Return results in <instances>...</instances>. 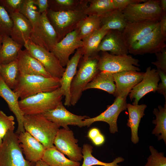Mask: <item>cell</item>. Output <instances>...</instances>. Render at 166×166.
<instances>
[{
	"label": "cell",
	"instance_id": "1",
	"mask_svg": "<svg viewBox=\"0 0 166 166\" xmlns=\"http://www.w3.org/2000/svg\"><path fill=\"white\" fill-rule=\"evenodd\" d=\"M88 2V0H84L81 5L73 10L54 11L48 9L47 16L57 34L58 42L74 30L79 22L87 16L85 11Z\"/></svg>",
	"mask_w": 166,
	"mask_h": 166
},
{
	"label": "cell",
	"instance_id": "2",
	"mask_svg": "<svg viewBox=\"0 0 166 166\" xmlns=\"http://www.w3.org/2000/svg\"><path fill=\"white\" fill-rule=\"evenodd\" d=\"M60 86L58 78L19 73L16 84L13 90L22 100L39 93L54 91Z\"/></svg>",
	"mask_w": 166,
	"mask_h": 166
},
{
	"label": "cell",
	"instance_id": "3",
	"mask_svg": "<svg viewBox=\"0 0 166 166\" xmlns=\"http://www.w3.org/2000/svg\"><path fill=\"white\" fill-rule=\"evenodd\" d=\"M24 127L46 148L54 146L53 141L60 127L47 119L42 114L24 116Z\"/></svg>",
	"mask_w": 166,
	"mask_h": 166
},
{
	"label": "cell",
	"instance_id": "4",
	"mask_svg": "<svg viewBox=\"0 0 166 166\" xmlns=\"http://www.w3.org/2000/svg\"><path fill=\"white\" fill-rule=\"evenodd\" d=\"M63 94L60 87L50 92H42L18 101L24 116L43 114L55 109L62 102Z\"/></svg>",
	"mask_w": 166,
	"mask_h": 166
},
{
	"label": "cell",
	"instance_id": "5",
	"mask_svg": "<svg viewBox=\"0 0 166 166\" xmlns=\"http://www.w3.org/2000/svg\"><path fill=\"white\" fill-rule=\"evenodd\" d=\"M99 57L82 58L80 62L78 69L70 85L71 106L76 105L81 97L86 86L100 71L97 67Z\"/></svg>",
	"mask_w": 166,
	"mask_h": 166
},
{
	"label": "cell",
	"instance_id": "6",
	"mask_svg": "<svg viewBox=\"0 0 166 166\" xmlns=\"http://www.w3.org/2000/svg\"><path fill=\"white\" fill-rule=\"evenodd\" d=\"M35 163L24 157L18 135L8 131L0 145V166H34Z\"/></svg>",
	"mask_w": 166,
	"mask_h": 166
},
{
	"label": "cell",
	"instance_id": "7",
	"mask_svg": "<svg viewBox=\"0 0 166 166\" xmlns=\"http://www.w3.org/2000/svg\"><path fill=\"white\" fill-rule=\"evenodd\" d=\"M139 60L129 55H117L102 52L99 57L97 67L100 71L113 73L125 71L140 70Z\"/></svg>",
	"mask_w": 166,
	"mask_h": 166
},
{
	"label": "cell",
	"instance_id": "8",
	"mask_svg": "<svg viewBox=\"0 0 166 166\" xmlns=\"http://www.w3.org/2000/svg\"><path fill=\"white\" fill-rule=\"evenodd\" d=\"M128 22L144 20H158L163 13L160 0H148L128 5L122 11Z\"/></svg>",
	"mask_w": 166,
	"mask_h": 166
},
{
	"label": "cell",
	"instance_id": "9",
	"mask_svg": "<svg viewBox=\"0 0 166 166\" xmlns=\"http://www.w3.org/2000/svg\"><path fill=\"white\" fill-rule=\"evenodd\" d=\"M30 40L34 44L50 51L58 42L57 34L47 16L41 14L39 22L33 27Z\"/></svg>",
	"mask_w": 166,
	"mask_h": 166
},
{
	"label": "cell",
	"instance_id": "10",
	"mask_svg": "<svg viewBox=\"0 0 166 166\" xmlns=\"http://www.w3.org/2000/svg\"><path fill=\"white\" fill-rule=\"evenodd\" d=\"M128 95L122 94L116 97L113 103L111 105H108L107 109L97 116L85 119L83 121L84 126L89 127L94 122L104 121L109 125L111 133L117 132V118L121 112L127 109L126 98Z\"/></svg>",
	"mask_w": 166,
	"mask_h": 166
},
{
	"label": "cell",
	"instance_id": "11",
	"mask_svg": "<svg viewBox=\"0 0 166 166\" xmlns=\"http://www.w3.org/2000/svg\"><path fill=\"white\" fill-rule=\"evenodd\" d=\"M166 39L161 34L159 23L150 33L130 46L128 52L134 55L155 53L166 47Z\"/></svg>",
	"mask_w": 166,
	"mask_h": 166
},
{
	"label": "cell",
	"instance_id": "12",
	"mask_svg": "<svg viewBox=\"0 0 166 166\" xmlns=\"http://www.w3.org/2000/svg\"><path fill=\"white\" fill-rule=\"evenodd\" d=\"M71 130L59 128L54 138L53 144L60 152L72 160L79 162L83 159L82 148L78 144Z\"/></svg>",
	"mask_w": 166,
	"mask_h": 166
},
{
	"label": "cell",
	"instance_id": "13",
	"mask_svg": "<svg viewBox=\"0 0 166 166\" xmlns=\"http://www.w3.org/2000/svg\"><path fill=\"white\" fill-rule=\"evenodd\" d=\"M25 49L41 63L52 77L59 79L61 77L65 68L61 66L58 60L51 52L34 44L30 40L28 48Z\"/></svg>",
	"mask_w": 166,
	"mask_h": 166
},
{
	"label": "cell",
	"instance_id": "14",
	"mask_svg": "<svg viewBox=\"0 0 166 166\" xmlns=\"http://www.w3.org/2000/svg\"><path fill=\"white\" fill-rule=\"evenodd\" d=\"M83 45L82 41L79 37L78 30L76 28L58 42L50 52L64 67L69 61L70 55L76 49L82 47Z\"/></svg>",
	"mask_w": 166,
	"mask_h": 166
},
{
	"label": "cell",
	"instance_id": "15",
	"mask_svg": "<svg viewBox=\"0 0 166 166\" xmlns=\"http://www.w3.org/2000/svg\"><path fill=\"white\" fill-rule=\"evenodd\" d=\"M158 20L128 22L122 32L124 41L128 47L152 31L158 25Z\"/></svg>",
	"mask_w": 166,
	"mask_h": 166
},
{
	"label": "cell",
	"instance_id": "16",
	"mask_svg": "<svg viewBox=\"0 0 166 166\" xmlns=\"http://www.w3.org/2000/svg\"><path fill=\"white\" fill-rule=\"evenodd\" d=\"M48 120L66 129H70L69 125L83 127V120L89 117L86 115L74 114L68 110L61 102L55 109L42 114Z\"/></svg>",
	"mask_w": 166,
	"mask_h": 166
},
{
	"label": "cell",
	"instance_id": "17",
	"mask_svg": "<svg viewBox=\"0 0 166 166\" xmlns=\"http://www.w3.org/2000/svg\"><path fill=\"white\" fill-rule=\"evenodd\" d=\"M160 78L156 69L147 68L142 80L135 86L128 94L133 105L138 104L139 100L147 93L156 91Z\"/></svg>",
	"mask_w": 166,
	"mask_h": 166
},
{
	"label": "cell",
	"instance_id": "18",
	"mask_svg": "<svg viewBox=\"0 0 166 166\" xmlns=\"http://www.w3.org/2000/svg\"><path fill=\"white\" fill-rule=\"evenodd\" d=\"M9 14L13 22L10 37L14 41L24 46L25 49H27L30 36L33 31L32 25L19 12Z\"/></svg>",
	"mask_w": 166,
	"mask_h": 166
},
{
	"label": "cell",
	"instance_id": "19",
	"mask_svg": "<svg viewBox=\"0 0 166 166\" xmlns=\"http://www.w3.org/2000/svg\"><path fill=\"white\" fill-rule=\"evenodd\" d=\"M82 56V47L77 49L73 56L70 59L61 77L59 79L60 88L65 96L64 105L70 106V87L72 81L75 75L77 68Z\"/></svg>",
	"mask_w": 166,
	"mask_h": 166
},
{
	"label": "cell",
	"instance_id": "20",
	"mask_svg": "<svg viewBox=\"0 0 166 166\" xmlns=\"http://www.w3.org/2000/svg\"><path fill=\"white\" fill-rule=\"evenodd\" d=\"M18 136L20 147L26 160L36 163L42 159L46 148L39 141L26 131Z\"/></svg>",
	"mask_w": 166,
	"mask_h": 166
},
{
	"label": "cell",
	"instance_id": "21",
	"mask_svg": "<svg viewBox=\"0 0 166 166\" xmlns=\"http://www.w3.org/2000/svg\"><path fill=\"white\" fill-rule=\"evenodd\" d=\"M144 73L125 71L113 73L116 89V97L121 95H128L132 88L143 79Z\"/></svg>",
	"mask_w": 166,
	"mask_h": 166
},
{
	"label": "cell",
	"instance_id": "22",
	"mask_svg": "<svg viewBox=\"0 0 166 166\" xmlns=\"http://www.w3.org/2000/svg\"><path fill=\"white\" fill-rule=\"evenodd\" d=\"M98 52H110L115 55H127L128 47L123 38L122 32L109 30L101 40L97 49Z\"/></svg>",
	"mask_w": 166,
	"mask_h": 166
},
{
	"label": "cell",
	"instance_id": "23",
	"mask_svg": "<svg viewBox=\"0 0 166 166\" xmlns=\"http://www.w3.org/2000/svg\"><path fill=\"white\" fill-rule=\"evenodd\" d=\"M0 96L6 102L10 110L16 118L18 127L15 133L18 135L26 131L23 124L24 115L19 106V97L17 94L5 83L0 76Z\"/></svg>",
	"mask_w": 166,
	"mask_h": 166
},
{
	"label": "cell",
	"instance_id": "24",
	"mask_svg": "<svg viewBox=\"0 0 166 166\" xmlns=\"http://www.w3.org/2000/svg\"><path fill=\"white\" fill-rule=\"evenodd\" d=\"M17 60L20 74L40 75L46 77H52L41 63L30 55L25 49L19 50Z\"/></svg>",
	"mask_w": 166,
	"mask_h": 166
},
{
	"label": "cell",
	"instance_id": "25",
	"mask_svg": "<svg viewBox=\"0 0 166 166\" xmlns=\"http://www.w3.org/2000/svg\"><path fill=\"white\" fill-rule=\"evenodd\" d=\"M147 106L145 104L133 105L127 103V109L128 113L127 126L131 130L132 142L134 144L139 141L138 128L141 119L145 115L144 112Z\"/></svg>",
	"mask_w": 166,
	"mask_h": 166
},
{
	"label": "cell",
	"instance_id": "26",
	"mask_svg": "<svg viewBox=\"0 0 166 166\" xmlns=\"http://www.w3.org/2000/svg\"><path fill=\"white\" fill-rule=\"evenodd\" d=\"M100 17V28L106 30H114L122 32L128 22L122 12L116 9L109 12Z\"/></svg>",
	"mask_w": 166,
	"mask_h": 166
},
{
	"label": "cell",
	"instance_id": "27",
	"mask_svg": "<svg viewBox=\"0 0 166 166\" xmlns=\"http://www.w3.org/2000/svg\"><path fill=\"white\" fill-rule=\"evenodd\" d=\"M109 30L100 28L82 40L83 43L82 47L83 58L98 56V47Z\"/></svg>",
	"mask_w": 166,
	"mask_h": 166
},
{
	"label": "cell",
	"instance_id": "28",
	"mask_svg": "<svg viewBox=\"0 0 166 166\" xmlns=\"http://www.w3.org/2000/svg\"><path fill=\"white\" fill-rule=\"evenodd\" d=\"M91 89H97L113 95L116 89L113 73L100 71L86 86L84 91Z\"/></svg>",
	"mask_w": 166,
	"mask_h": 166
},
{
	"label": "cell",
	"instance_id": "29",
	"mask_svg": "<svg viewBox=\"0 0 166 166\" xmlns=\"http://www.w3.org/2000/svg\"><path fill=\"white\" fill-rule=\"evenodd\" d=\"M23 46L10 36H3L0 49V64H7L17 59L18 52Z\"/></svg>",
	"mask_w": 166,
	"mask_h": 166
},
{
	"label": "cell",
	"instance_id": "30",
	"mask_svg": "<svg viewBox=\"0 0 166 166\" xmlns=\"http://www.w3.org/2000/svg\"><path fill=\"white\" fill-rule=\"evenodd\" d=\"M42 159L49 166H80L79 162L67 158L54 146L46 148Z\"/></svg>",
	"mask_w": 166,
	"mask_h": 166
},
{
	"label": "cell",
	"instance_id": "31",
	"mask_svg": "<svg viewBox=\"0 0 166 166\" xmlns=\"http://www.w3.org/2000/svg\"><path fill=\"white\" fill-rule=\"evenodd\" d=\"M156 118L152 121L156 125L152 133L157 137L158 140L163 139L166 144V101L164 107L158 106V109L154 108L153 111Z\"/></svg>",
	"mask_w": 166,
	"mask_h": 166
},
{
	"label": "cell",
	"instance_id": "32",
	"mask_svg": "<svg viewBox=\"0 0 166 166\" xmlns=\"http://www.w3.org/2000/svg\"><path fill=\"white\" fill-rule=\"evenodd\" d=\"M19 73L17 59L9 63L0 65V76L12 90L15 86Z\"/></svg>",
	"mask_w": 166,
	"mask_h": 166
},
{
	"label": "cell",
	"instance_id": "33",
	"mask_svg": "<svg viewBox=\"0 0 166 166\" xmlns=\"http://www.w3.org/2000/svg\"><path fill=\"white\" fill-rule=\"evenodd\" d=\"M100 17L96 15L87 16L77 24L76 29L82 40L100 28Z\"/></svg>",
	"mask_w": 166,
	"mask_h": 166
},
{
	"label": "cell",
	"instance_id": "34",
	"mask_svg": "<svg viewBox=\"0 0 166 166\" xmlns=\"http://www.w3.org/2000/svg\"><path fill=\"white\" fill-rule=\"evenodd\" d=\"M93 147L90 144H84L82 149L83 162L81 166H119L118 164L123 162L124 159L121 157H118L110 163H105L100 161L92 155Z\"/></svg>",
	"mask_w": 166,
	"mask_h": 166
},
{
	"label": "cell",
	"instance_id": "35",
	"mask_svg": "<svg viewBox=\"0 0 166 166\" xmlns=\"http://www.w3.org/2000/svg\"><path fill=\"white\" fill-rule=\"evenodd\" d=\"M89 6L85 12L87 16L100 17L115 9L113 0H88Z\"/></svg>",
	"mask_w": 166,
	"mask_h": 166
},
{
	"label": "cell",
	"instance_id": "36",
	"mask_svg": "<svg viewBox=\"0 0 166 166\" xmlns=\"http://www.w3.org/2000/svg\"><path fill=\"white\" fill-rule=\"evenodd\" d=\"M19 12L31 22L33 27L40 19L41 14L34 4V0H23Z\"/></svg>",
	"mask_w": 166,
	"mask_h": 166
},
{
	"label": "cell",
	"instance_id": "37",
	"mask_svg": "<svg viewBox=\"0 0 166 166\" xmlns=\"http://www.w3.org/2000/svg\"><path fill=\"white\" fill-rule=\"evenodd\" d=\"M48 9L54 11L74 10L83 2L84 0H48Z\"/></svg>",
	"mask_w": 166,
	"mask_h": 166
},
{
	"label": "cell",
	"instance_id": "38",
	"mask_svg": "<svg viewBox=\"0 0 166 166\" xmlns=\"http://www.w3.org/2000/svg\"><path fill=\"white\" fill-rule=\"evenodd\" d=\"M13 21L9 13L0 5V35L10 36L13 26Z\"/></svg>",
	"mask_w": 166,
	"mask_h": 166
},
{
	"label": "cell",
	"instance_id": "39",
	"mask_svg": "<svg viewBox=\"0 0 166 166\" xmlns=\"http://www.w3.org/2000/svg\"><path fill=\"white\" fill-rule=\"evenodd\" d=\"M151 154L144 166H166V157L163 152H158L152 146L149 147Z\"/></svg>",
	"mask_w": 166,
	"mask_h": 166
},
{
	"label": "cell",
	"instance_id": "40",
	"mask_svg": "<svg viewBox=\"0 0 166 166\" xmlns=\"http://www.w3.org/2000/svg\"><path fill=\"white\" fill-rule=\"evenodd\" d=\"M15 124L14 116H7L0 110V134L2 139L8 131H14Z\"/></svg>",
	"mask_w": 166,
	"mask_h": 166
},
{
	"label": "cell",
	"instance_id": "41",
	"mask_svg": "<svg viewBox=\"0 0 166 166\" xmlns=\"http://www.w3.org/2000/svg\"><path fill=\"white\" fill-rule=\"evenodd\" d=\"M23 0H0V5L9 14L19 12Z\"/></svg>",
	"mask_w": 166,
	"mask_h": 166
},
{
	"label": "cell",
	"instance_id": "42",
	"mask_svg": "<svg viewBox=\"0 0 166 166\" xmlns=\"http://www.w3.org/2000/svg\"><path fill=\"white\" fill-rule=\"evenodd\" d=\"M157 61L152 64L155 65L157 68L159 69L166 73V47L160 51L155 53Z\"/></svg>",
	"mask_w": 166,
	"mask_h": 166
},
{
	"label": "cell",
	"instance_id": "43",
	"mask_svg": "<svg viewBox=\"0 0 166 166\" xmlns=\"http://www.w3.org/2000/svg\"><path fill=\"white\" fill-rule=\"evenodd\" d=\"M115 9L122 11L128 5L133 4L141 3L146 0H113Z\"/></svg>",
	"mask_w": 166,
	"mask_h": 166
},
{
	"label": "cell",
	"instance_id": "44",
	"mask_svg": "<svg viewBox=\"0 0 166 166\" xmlns=\"http://www.w3.org/2000/svg\"><path fill=\"white\" fill-rule=\"evenodd\" d=\"M161 80L160 83L158 84L156 91L158 93L163 95L166 101V73L161 69L157 68L156 69Z\"/></svg>",
	"mask_w": 166,
	"mask_h": 166
},
{
	"label": "cell",
	"instance_id": "45",
	"mask_svg": "<svg viewBox=\"0 0 166 166\" xmlns=\"http://www.w3.org/2000/svg\"><path fill=\"white\" fill-rule=\"evenodd\" d=\"M34 2L40 14L47 11L49 7L48 0H34Z\"/></svg>",
	"mask_w": 166,
	"mask_h": 166
},
{
	"label": "cell",
	"instance_id": "46",
	"mask_svg": "<svg viewBox=\"0 0 166 166\" xmlns=\"http://www.w3.org/2000/svg\"><path fill=\"white\" fill-rule=\"evenodd\" d=\"M161 34L166 37V13H163L159 21Z\"/></svg>",
	"mask_w": 166,
	"mask_h": 166
},
{
	"label": "cell",
	"instance_id": "47",
	"mask_svg": "<svg viewBox=\"0 0 166 166\" xmlns=\"http://www.w3.org/2000/svg\"><path fill=\"white\" fill-rule=\"evenodd\" d=\"M99 130L96 128H91L88 131L87 136L92 140L99 134L101 133Z\"/></svg>",
	"mask_w": 166,
	"mask_h": 166
},
{
	"label": "cell",
	"instance_id": "48",
	"mask_svg": "<svg viewBox=\"0 0 166 166\" xmlns=\"http://www.w3.org/2000/svg\"><path fill=\"white\" fill-rule=\"evenodd\" d=\"M105 138L104 136L101 133L99 134L92 141L96 145L99 146L102 144L104 142Z\"/></svg>",
	"mask_w": 166,
	"mask_h": 166
},
{
	"label": "cell",
	"instance_id": "49",
	"mask_svg": "<svg viewBox=\"0 0 166 166\" xmlns=\"http://www.w3.org/2000/svg\"><path fill=\"white\" fill-rule=\"evenodd\" d=\"M160 6L163 13H166V0H160Z\"/></svg>",
	"mask_w": 166,
	"mask_h": 166
},
{
	"label": "cell",
	"instance_id": "50",
	"mask_svg": "<svg viewBox=\"0 0 166 166\" xmlns=\"http://www.w3.org/2000/svg\"><path fill=\"white\" fill-rule=\"evenodd\" d=\"M34 166H49L42 159H41L37 162L35 164Z\"/></svg>",
	"mask_w": 166,
	"mask_h": 166
},
{
	"label": "cell",
	"instance_id": "51",
	"mask_svg": "<svg viewBox=\"0 0 166 166\" xmlns=\"http://www.w3.org/2000/svg\"><path fill=\"white\" fill-rule=\"evenodd\" d=\"M3 39V36L0 35V49L2 45V40Z\"/></svg>",
	"mask_w": 166,
	"mask_h": 166
},
{
	"label": "cell",
	"instance_id": "52",
	"mask_svg": "<svg viewBox=\"0 0 166 166\" xmlns=\"http://www.w3.org/2000/svg\"><path fill=\"white\" fill-rule=\"evenodd\" d=\"M2 142V139L1 135L0 134V145L1 144Z\"/></svg>",
	"mask_w": 166,
	"mask_h": 166
},
{
	"label": "cell",
	"instance_id": "53",
	"mask_svg": "<svg viewBox=\"0 0 166 166\" xmlns=\"http://www.w3.org/2000/svg\"><path fill=\"white\" fill-rule=\"evenodd\" d=\"M0 65H1V64H0Z\"/></svg>",
	"mask_w": 166,
	"mask_h": 166
}]
</instances>
